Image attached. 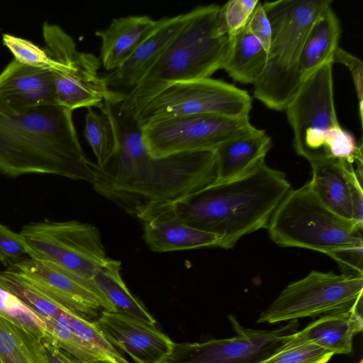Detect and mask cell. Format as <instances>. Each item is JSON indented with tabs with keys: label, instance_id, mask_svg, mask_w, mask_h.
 <instances>
[{
	"label": "cell",
	"instance_id": "6da1fadb",
	"mask_svg": "<svg viewBox=\"0 0 363 363\" xmlns=\"http://www.w3.org/2000/svg\"><path fill=\"white\" fill-rule=\"evenodd\" d=\"M100 110L112 122L117 148L104 164L91 162L94 177L90 184L128 213L138 218L152 206L179 199L215 182L214 151L152 157L135 120L121 115L108 101Z\"/></svg>",
	"mask_w": 363,
	"mask_h": 363
},
{
	"label": "cell",
	"instance_id": "7a4b0ae2",
	"mask_svg": "<svg viewBox=\"0 0 363 363\" xmlns=\"http://www.w3.org/2000/svg\"><path fill=\"white\" fill-rule=\"evenodd\" d=\"M286 174L264 161L248 173L213 183L179 199L152 206L138 218L158 215L218 236L220 247L232 248L244 235L267 228L291 190Z\"/></svg>",
	"mask_w": 363,
	"mask_h": 363
},
{
	"label": "cell",
	"instance_id": "3957f363",
	"mask_svg": "<svg viewBox=\"0 0 363 363\" xmlns=\"http://www.w3.org/2000/svg\"><path fill=\"white\" fill-rule=\"evenodd\" d=\"M91 162L78 139L72 111L60 106L13 108L0 101V173L50 174L91 183Z\"/></svg>",
	"mask_w": 363,
	"mask_h": 363
},
{
	"label": "cell",
	"instance_id": "277c9868",
	"mask_svg": "<svg viewBox=\"0 0 363 363\" xmlns=\"http://www.w3.org/2000/svg\"><path fill=\"white\" fill-rule=\"evenodd\" d=\"M220 9L209 4L188 12L186 23L157 62L116 105L121 115L135 120L147 104L170 85L209 78L222 69L230 38L218 30Z\"/></svg>",
	"mask_w": 363,
	"mask_h": 363
},
{
	"label": "cell",
	"instance_id": "5b68a950",
	"mask_svg": "<svg viewBox=\"0 0 363 363\" xmlns=\"http://www.w3.org/2000/svg\"><path fill=\"white\" fill-rule=\"evenodd\" d=\"M330 0H278L263 4L272 38L263 74L253 84L254 96L269 108L283 111L302 80L298 61L306 34Z\"/></svg>",
	"mask_w": 363,
	"mask_h": 363
},
{
	"label": "cell",
	"instance_id": "8992f818",
	"mask_svg": "<svg viewBox=\"0 0 363 363\" xmlns=\"http://www.w3.org/2000/svg\"><path fill=\"white\" fill-rule=\"evenodd\" d=\"M362 228L327 208L307 183L288 192L267 228L278 245L313 250L332 258L363 250Z\"/></svg>",
	"mask_w": 363,
	"mask_h": 363
},
{
	"label": "cell",
	"instance_id": "52a82bcc",
	"mask_svg": "<svg viewBox=\"0 0 363 363\" xmlns=\"http://www.w3.org/2000/svg\"><path fill=\"white\" fill-rule=\"evenodd\" d=\"M20 234L28 257L54 264L78 276L93 279L107 257L99 230L77 220L33 222Z\"/></svg>",
	"mask_w": 363,
	"mask_h": 363
},
{
	"label": "cell",
	"instance_id": "ba28073f",
	"mask_svg": "<svg viewBox=\"0 0 363 363\" xmlns=\"http://www.w3.org/2000/svg\"><path fill=\"white\" fill-rule=\"evenodd\" d=\"M362 291L363 275L311 271L289 284L257 322L275 323L343 311L362 302Z\"/></svg>",
	"mask_w": 363,
	"mask_h": 363
},
{
	"label": "cell",
	"instance_id": "9c48e42d",
	"mask_svg": "<svg viewBox=\"0 0 363 363\" xmlns=\"http://www.w3.org/2000/svg\"><path fill=\"white\" fill-rule=\"evenodd\" d=\"M252 98L245 90L223 81L205 78L170 85L154 97L135 120L140 127L164 119L210 114L249 117Z\"/></svg>",
	"mask_w": 363,
	"mask_h": 363
},
{
	"label": "cell",
	"instance_id": "30bf717a",
	"mask_svg": "<svg viewBox=\"0 0 363 363\" xmlns=\"http://www.w3.org/2000/svg\"><path fill=\"white\" fill-rule=\"evenodd\" d=\"M333 66L328 62L303 79L284 109L295 150L309 162L325 159L326 134L340 125L334 102Z\"/></svg>",
	"mask_w": 363,
	"mask_h": 363
},
{
	"label": "cell",
	"instance_id": "8fae6325",
	"mask_svg": "<svg viewBox=\"0 0 363 363\" xmlns=\"http://www.w3.org/2000/svg\"><path fill=\"white\" fill-rule=\"evenodd\" d=\"M255 128L249 117L199 114L159 121L141 130L149 153L162 157L183 152L214 151Z\"/></svg>",
	"mask_w": 363,
	"mask_h": 363
},
{
	"label": "cell",
	"instance_id": "7c38bea8",
	"mask_svg": "<svg viewBox=\"0 0 363 363\" xmlns=\"http://www.w3.org/2000/svg\"><path fill=\"white\" fill-rule=\"evenodd\" d=\"M236 336L203 342L174 343L165 363H259L267 359L298 331V320L273 330L242 327L233 315L228 316Z\"/></svg>",
	"mask_w": 363,
	"mask_h": 363
},
{
	"label": "cell",
	"instance_id": "4fadbf2b",
	"mask_svg": "<svg viewBox=\"0 0 363 363\" xmlns=\"http://www.w3.org/2000/svg\"><path fill=\"white\" fill-rule=\"evenodd\" d=\"M8 271L21 277L57 303L92 320L102 311H116L94 279L29 257L10 264Z\"/></svg>",
	"mask_w": 363,
	"mask_h": 363
},
{
	"label": "cell",
	"instance_id": "5bb4252c",
	"mask_svg": "<svg viewBox=\"0 0 363 363\" xmlns=\"http://www.w3.org/2000/svg\"><path fill=\"white\" fill-rule=\"evenodd\" d=\"M52 70L58 105L71 111L101 108L105 101L119 104L125 94L112 90L99 73V57L89 52H72L57 57Z\"/></svg>",
	"mask_w": 363,
	"mask_h": 363
},
{
	"label": "cell",
	"instance_id": "9a60e30c",
	"mask_svg": "<svg viewBox=\"0 0 363 363\" xmlns=\"http://www.w3.org/2000/svg\"><path fill=\"white\" fill-rule=\"evenodd\" d=\"M310 164L308 183L318 199L337 215L363 225L362 164L356 169L354 163L334 158Z\"/></svg>",
	"mask_w": 363,
	"mask_h": 363
},
{
	"label": "cell",
	"instance_id": "2e32d148",
	"mask_svg": "<svg viewBox=\"0 0 363 363\" xmlns=\"http://www.w3.org/2000/svg\"><path fill=\"white\" fill-rule=\"evenodd\" d=\"M106 339L135 363H165L174 342L150 324L130 315L102 311L94 320Z\"/></svg>",
	"mask_w": 363,
	"mask_h": 363
},
{
	"label": "cell",
	"instance_id": "e0dca14e",
	"mask_svg": "<svg viewBox=\"0 0 363 363\" xmlns=\"http://www.w3.org/2000/svg\"><path fill=\"white\" fill-rule=\"evenodd\" d=\"M0 101L20 109L58 105L52 70L13 59L0 73Z\"/></svg>",
	"mask_w": 363,
	"mask_h": 363
},
{
	"label": "cell",
	"instance_id": "ac0fdd59",
	"mask_svg": "<svg viewBox=\"0 0 363 363\" xmlns=\"http://www.w3.org/2000/svg\"><path fill=\"white\" fill-rule=\"evenodd\" d=\"M188 12L160 19L158 26L116 69L104 75L108 86L134 87L160 59L182 30Z\"/></svg>",
	"mask_w": 363,
	"mask_h": 363
},
{
	"label": "cell",
	"instance_id": "d6986e66",
	"mask_svg": "<svg viewBox=\"0 0 363 363\" xmlns=\"http://www.w3.org/2000/svg\"><path fill=\"white\" fill-rule=\"evenodd\" d=\"M160 19L149 16H128L113 18L105 29L95 32L101 38L100 57L106 71H114L158 26Z\"/></svg>",
	"mask_w": 363,
	"mask_h": 363
},
{
	"label": "cell",
	"instance_id": "ffe728a7",
	"mask_svg": "<svg viewBox=\"0 0 363 363\" xmlns=\"http://www.w3.org/2000/svg\"><path fill=\"white\" fill-rule=\"evenodd\" d=\"M272 147L271 138L265 130L257 128L222 144L214 150L213 183L228 182L248 173L264 161Z\"/></svg>",
	"mask_w": 363,
	"mask_h": 363
},
{
	"label": "cell",
	"instance_id": "44dd1931",
	"mask_svg": "<svg viewBox=\"0 0 363 363\" xmlns=\"http://www.w3.org/2000/svg\"><path fill=\"white\" fill-rule=\"evenodd\" d=\"M139 220L143 223L145 241L154 252L220 247L218 236L192 228L173 218L147 215Z\"/></svg>",
	"mask_w": 363,
	"mask_h": 363
},
{
	"label": "cell",
	"instance_id": "7402d4cb",
	"mask_svg": "<svg viewBox=\"0 0 363 363\" xmlns=\"http://www.w3.org/2000/svg\"><path fill=\"white\" fill-rule=\"evenodd\" d=\"M363 328L362 302L350 308L322 315L296 335L335 354H350L355 335Z\"/></svg>",
	"mask_w": 363,
	"mask_h": 363
},
{
	"label": "cell",
	"instance_id": "603a6c76",
	"mask_svg": "<svg viewBox=\"0 0 363 363\" xmlns=\"http://www.w3.org/2000/svg\"><path fill=\"white\" fill-rule=\"evenodd\" d=\"M341 33L340 20L329 6L314 21L304 40L298 61L302 82L323 65L331 62L339 47Z\"/></svg>",
	"mask_w": 363,
	"mask_h": 363
},
{
	"label": "cell",
	"instance_id": "cb8c5ba5",
	"mask_svg": "<svg viewBox=\"0 0 363 363\" xmlns=\"http://www.w3.org/2000/svg\"><path fill=\"white\" fill-rule=\"evenodd\" d=\"M229 38L222 69L235 81L253 85L264 70L267 50L246 26Z\"/></svg>",
	"mask_w": 363,
	"mask_h": 363
},
{
	"label": "cell",
	"instance_id": "d4e9b609",
	"mask_svg": "<svg viewBox=\"0 0 363 363\" xmlns=\"http://www.w3.org/2000/svg\"><path fill=\"white\" fill-rule=\"evenodd\" d=\"M121 269L120 261L109 258L97 269L93 279L117 312L155 325L156 320L125 285L121 275Z\"/></svg>",
	"mask_w": 363,
	"mask_h": 363
},
{
	"label": "cell",
	"instance_id": "484cf974",
	"mask_svg": "<svg viewBox=\"0 0 363 363\" xmlns=\"http://www.w3.org/2000/svg\"><path fill=\"white\" fill-rule=\"evenodd\" d=\"M1 363H48L42 340L0 315Z\"/></svg>",
	"mask_w": 363,
	"mask_h": 363
},
{
	"label": "cell",
	"instance_id": "4316f807",
	"mask_svg": "<svg viewBox=\"0 0 363 363\" xmlns=\"http://www.w3.org/2000/svg\"><path fill=\"white\" fill-rule=\"evenodd\" d=\"M65 315L73 332L94 359L112 363H130L106 339L94 320L69 310L65 311Z\"/></svg>",
	"mask_w": 363,
	"mask_h": 363
},
{
	"label": "cell",
	"instance_id": "83f0119b",
	"mask_svg": "<svg viewBox=\"0 0 363 363\" xmlns=\"http://www.w3.org/2000/svg\"><path fill=\"white\" fill-rule=\"evenodd\" d=\"M86 109L84 135L96 156V164L102 165L113 156L117 148L114 128L105 113L98 114L91 107Z\"/></svg>",
	"mask_w": 363,
	"mask_h": 363
},
{
	"label": "cell",
	"instance_id": "f1b7e54d",
	"mask_svg": "<svg viewBox=\"0 0 363 363\" xmlns=\"http://www.w3.org/2000/svg\"><path fill=\"white\" fill-rule=\"evenodd\" d=\"M66 310L55 319L42 318L46 328V336L42 341L56 347L80 362H88L94 359L73 332L65 315Z\"/></svg>",
	"mask_w": 363,
	"mask_h": 363
},
{
	"label": "cell",
	"instance_id": "f546056e",
	"mask_svg": "<svg viewBox=\"0 0 363 363\" xmlns=\"http://www.w3.org/2000/svg\"><path fill=\"white\" fill-rule=\"evenodd\" d=\"M296 333L280 350L259 363H326L334 355Z\"/></svg>",
	"mask_w": 363,
	"mask_h": 363
},
{
	"label": "cell",
	"instance_id": "4dcf8cb0",
	"mask_svg": "<svg viewBox=\"0 0 363 363\" xmlns=\"http://www.w3.org/2000/svg\"><path fill=\"white\" fill-rule=\"evenodd\" d=\"M0 315L28 330L42 340L46 336L44 322L17 297L0 288Z\"/></svg>",
	"mask_w": 363,
	"mask_h": 363
},
{
	"label": "cell",
	"instance_id": "1f68e13d",
	"mask_svg": "<svg viewBox=\"0 0 363 363\" xmlns=\"http://www.w3.org/2000/svg\"><path fill=\"white\" fill-rule=\"evenodd\" d=\"M258 0H231L220 6L218 26L222 35H231L244 28Z\"/></svg>",
	"mask_w": 363,
	"mask_h": 363
},
{
	"label": "cell",
	"instance_id": "d6a6232c",
	"mask_svg": "<svg viewBox=\"0 0 363 363\" xmlns=\"http://www.w3.org/2000/svg\"><path fill=\"white\" fill-rule=\"evenodd\" d=\"M2 41L16 61L32 67L52 69V62L45 50L31 41L8 33L3 35Z\"/></svg>",
	"mask_w": 363,
	"mask_h": 363
},
{
	"label": "cell",
	"instance_id": "836d02e7",
	"mask_svg": "<svg viewBox=\"0 0 363 363\" xmlns=\"http://www.w3.org/2000/svg\"><path fill=\"white\" fill-rule=\"evenodd\" d=\"M29 249L23 238L0 223V262L9 266L28 257Z\"/></svg>",
	"mask_w": 363,
	"mask_h": 363
},
{
	"label": "cell",
	"instance_id": "e575fe53",
	"mask_svg": "<svg viewBox=\"0 0 363 363\" xmlns=\"http://www.w3.org/2000/svg\"><path fill=\"white\" fill-rule=\"evenodd\" d=\"M331 62L333 65L335 63H341L346 66L350 70L357 96L359 120L361 124H362L363 63L358 57L348 53L340 47L334 52Z\"/></svg>",
	"mask_w": 363,
	"mask_h": 363
},
{
	"label": "cell",
	"instance_id": "d590c367",
	"mask_svg": "<svg viewBox=\"0 0 363 363\" xmlns=\"http://www.w3.org/2000/svg\"><path fill=\"white\" fill-rule=\"evenodd\" d=\"M249 31L261 43L264 49L268 51L272 38V26L269 18L263 6L259 2L247 25Z\"/></svg>",
	"mask_w": 363,
	"mask_h": 363
},
{
	"label": "cell",
	"instance_id": "8d00e7d4",
	"mask_svg": "<svg viewBox=\"0 0 363 363\" xmlns=\"http://www.w3.org/2000/svg\"><path fill=\"white\" fill-rule=\"evenodd\" d=\"M43 342L48 363H71V357L56 347Z\"/></svg>",
	"mask_w": 363,
	"mask_h": 363
},
{
	"label": "cell",
	"instance_id": "74e56055",
	"mask_svg": "<svg viewBox=\"0 0 363 363\" xmlns=\"http://www.w3.org/2000/svg\"><path fill=\"white\" fill-rule=\"evenodd\" d=\"M85 363H112L108 361L101 360V359H91V361Z\"/></svg>",
	"mask_w": 363,
	"mask_h": 363
},
{
	"label": "cell",
	"instance_id": "f35d334b",
	"mask_svg": "<svg viewBox=\"0 0 363 363\" xmlns=\"http://www.w3.org/2000/svg\"><path fill=\"white\" fill-rule=\"evenodd\" d=\"M71 363H85V362H80V361L73 358L72 357H71Z\"/></svg>",
	"mask_w": 363,
	"mask_h": 363
},
{
	"label": "cell",
	"instance_id": "ab89813d",
	"mask_svg": "<svg viewBox=\"0 0 363 363\" xmlns=\"http://www.w3.org/2000/svg\"><path fill=\"white\" fill-rule=\"evenodd\" d=\"M359 363H363V360H362V359L359 361Z\"/></svg>",
	"mask_w": 363,
	"mask_h": 363
},
{
	"label": "cell",
	"instance_id": "60d3db41",
	"mask_svg": "<svg viewBox=\"0 0 363 363\" xmlns=\"http://www.w3.org/2000/svg\"><path fill=\"white\" fill-rule=\"evenodd\" d=\"M0 363H1V360H0Z\"/></svg>",
	"mask_w": 363,
	"mask_h": 363
}]
</instances>
